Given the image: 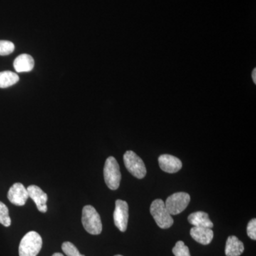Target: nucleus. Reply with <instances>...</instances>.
Listing matches in <instances>:
<instances>
[{
  "mask_svg": "<svg viewBox=\"0 0 256 256\" xmlns=\"http://www.w3.org/2000/svg\"><path fill=\"white\" fill-rule=\"evenodd\" d=\"M82 224L88 233L92 235H99L102 232V226L100 215L90 205H87L82 208Z\"/></svg>",
  "mask_w": 256,
  "mask_h": 256,
  "instance_id": "obj_1",
  "label": "nucleus"
},
{
  "mask_svg": "<svg viewBox=\"0 0 256 256\" xmlns=\"http://www.w3.org/2000/svg\"><path fill=\"white\" fill-rule=\"evenodd\" d=\"M42 248L41 236L36 232H28L22 239L18 247L20 256H36Z\"/></svg>",
  "mask_w": 256,
  "mask_h": 256,
  "instance_id": "obj_2",
  "label": "nucleus"
},
{
  "mask_svg": "<svg viewBox=\"0 0 256 256\" xmlns=\"http://www.w3.org/2000/svg\"><path fill=\"white\" fill-rule=\"evenodd\" d=\"M150 214L160 228H169L174 224L172 216L166 210L162 200L158 198L152 202L150 206Z\"/></svg>",
  "mask_w": 256,
  "mask_h": 256,
  "instance_id": "obj_3",
  "label": "nucleus"
},
{
  "mask_svg": "<svg viewBox=\"0 0 256 256\" xmlns=\"http://www.w3.org/2000/svg\"><path fill=\"white\" fill-rule=\"evenodd\" d=\"M104 174L108 188L111 190H118L120 184L121 173L118 163L114 156H109L106 160Z\"/></svg>",
  "mask_w": 256,
  "mask_h": 256,
  "instance_id": "obj_4",
  "label": "nucleus"
},
{
  "mask_svg": "<svg viewBox=\"0 0 256 256\" xmlns=\"http://www.w3.org/2000/svg\"><path fill=\"white\" fill-rule=\"evenodd\" d=\"M124 166L131 174L140 180L146 176V164L136 153L132 151L126 152L124 154Z\"/></svg>",
  "mask_w": 256,
  "mask_h": 256,
  "instance_id": "obj_5",
  "label": "nucleus"
},
{
  "mask_svg": "<svg viewBox=\"0 0 256 256\" xmlns=\"http://www.w3.org/2000/svg\"><path fill=\"white\" fill-rule=\"evenodd\" d=\"M190 194L186 192H178L173 194L166 198L164 202L166 210L171 215H178L182 213L190 204Z\"/></svg>",
  "mask_w": 256,
  "mask_h": 256,
  "instance_id": "obj_6",
  "label": "nucleus"
},
{
  "mask_svg": "<svg viewBox=\"0 0 256 256\" xmlns=\"http://www.w3.org/2000/svg\"><path fill=\"white\" fill-rule=\"evenodd\" d=\"M128 210L129 207L127 202L120 200H118L116 202V208L114 214V223L116 226L122 232L127 230L129 217Z\"/></svg>",
  "mask_w": 256,
  "mask_h": 256,
  "instance_id": "obj_7",
  "label": "nucleus"
},
{
  "mask_svg": "<svg viewBox=\"0 0 256 256\" xmlns=\"http://www.w3.org/2000/svg\"><path fill=\"white\" fill-rule=\"evenodd\" d=\"M8 200L16 206H24L28 198V188L22 183H15L10 188L8 194Z\"/></svg>",
  "mask_w": 256,
  "mask_h": 256,
  "instance_id": "obj_8",
  "label": "nucleus"
},
{
  "mask_svg": "<svg viewBox=\"0 0 256 256\" xmlns=\"http://www.w3.org/2000/svg\"><path fill=\"white\" fill-rule=\"evenodd\" d=\"M28 196L36 204L37 208L42 213H46L48 207L46 203L48 196L41 188L36 185H30L28 188Z\"/></svg>",
  "mask_w": 256,
  "mask_h": 256,
  "instance_id": "obj_9",
  "label": "nucleus"
},
{
  "mask_svg": "<svg viewBox=\"0 0 256 256\" xmlns=\"http://www.w3.org/2000/svg\"><path fill=\"white\" fill-rule=\"evenodd\" d=\"M158 162L161 170L170 174L178 172L182 168L181 160L170 154L160 156L158 158Z\"/></svg>",
  "mask_w": 256,
  "mask_h": 256,
  "instance_id": "obj_10",
  "label": "nucleus"
},
{
  "mask_svg": "<svg viewBox=\"0 0 256 256\" xmlns=\"http://www.w3.org/2000/svg\"><path fill=\"white\" fill-rule=\"evenodd\" d=\"M190 235L194 240L202 245H208L214 238L213 230L205 227L194 226L190 230Z\"/></svg>",
  "mask_w": 256,
  "mask_h": 256,
  "instance_id": "obj_11",
  "label": "nucleus"
},
{
  "mask_svg": "<svg viewBox=\"0 0 256 256\" xmlns=\"http://www.w3.org/2000/svg\"><path fill=\"white\" fill-rule=\"evenodd\" d=\"M188 222L194 226L205 227L208 228L214 227V224L206 212H197L191 214L188 216Z\"/></svg>",
  "mask_w": 256,
  "mask_h": 256,
  "instance_id": "obj_12",
  "label": "nucleus"
},
{
  "mask_svg": "<svg viewBox=\"0 0 256 256\" xmlns=\"http://www.w3.org/2000/svg\"><path fill=\"white\" fill-rule=\"evenodd\" d=\"M34 66V60L31 56L24 54L15 58L14 68L18 73L31 72Z\"/></svg>",
  "mask_w": 256,
  "mask_h": 256,
  "instance_id": "obj_13",
  "label": "nucleus"
},
{
  "mask_svg": "<svg viewBox=\"0 0 256 256\" xmlns=\"http://www.w3.org/2000/svg\"><path fill=\"white\" fill-rule=\"evenodd\" d=\"M244 252V244L235 236H229L226 244V256H240Z\"/></svg>",
  "mask_w": 256,
  "mask_h": 256,
  "instance_id": "obj_14",
  "label": "nucleus"
},
{
  "mask_svg": "<svg viewBox=\"0 0 256 256\" xmlns=\"http://www.w3.org/2000/svg\"><path fill=\"white\" fill-rule=\"evenodd\" d=\"M20 80L18 74L12 72H0V88H5L14 85Z\"/></svg>",
  "mask_w": 256,
  "mask_h": 256,
  "instance_id": "obj_15",
  "label": "nucleus"
},
{
  "mask_svg": "<svg viewBox=\"0 0 256 256\" xmlns=\"http://www.w3.org/2000/svg\"><path fill=\"white\" fill-rule=\"evenodd\" d=\"M12 220L9 214L8 206L2 202H0V224L5 227H9L11 225Z\"/></svg>",
  "mask_w": 256,
  "mask_h": 256,
  "instance_id": "obj_16",
  "label": "nucleus"
},
{
  "mask_svg": "<svg viewBox=\"0 0 256 256\" xmlns=\"http://www.w3.org/2000/svg\"><path fill=\"white\" fill-rule=\"evenodd\" d=\"M62 248L67 256H85L80 254L75 245L69 242H64L62 244Z\"/></svg>",
  "mask_w": 256,
  "mask_h": 256,
  "instance_id": "obj_17",
  "label": "nucleus"
},
{
  "mask_svg": "<svg viewBox=\"0 0 256 256\" xmlns=\"http://www.w3.org/2000/svg\"><path fill=\"white\" fill-rule=\"evenodd\" d=\"M172 252L175 256H191L190 249L182 240L176 242V245L173 248Z\"/></svg>",
  "mask_w": 256,
  "mask_h": 256,
  "instance_id": "obj_18",
  "label": "nucleus"
},
{
  "mask_svg": "<svg viewBox=\"0 0 256 256\" xmlns=\"http://www.w3.org/2000/svg\"><path fill=\"white\" fill-rule=\"evenodd\" d=\"M14 50V45L12 42L0 40V56L11 54Z\"/></svg>",
  "mask_w": 256,
  "mask_h": 256,
  "instance_id": "obj_19",
  "label": "nucleus"
},
{
  "mask_svg": "<svg viewBox=\"0 0 256 256\" xmlns=\"http://www.w3.org/2000/svg\"><path fill=\"white\" fill-rule=\"evenodd\" d=\"M247 234L249 238L252 240H256V220L252 218L249 222L247 226Z\"/></svg>",
  "mask_w": 256,
  "mask_h": 256,
  "instance_id": "obj_20",
  "label": "nucleus"
},
{
  "mask_svg": "<svg viewBox=\"0 0 256 256\" xmlns=\"http://www.w3.org/2000/svg\"><path fill=\"white\" fill-rule=\"evenodd\" d=\"M252 78L254 84H256V68H254L252 72Z\"/></svg>",
  "mask_w": 256,
  "mask_h": 256,
  "instance_id": "obj_21",
  "label": "nucleus"
},
{
  "mask_svg": "<svg viewBox=\"0 0 256 256\" xmlns=\"http://www.w3.org/2000/svg\"><path fill=\"white\" fill-rule=\"evenodd\" d=\"M52 256H64L63 254H60V252H55Z\"/></svg>",
  "mask_w": 256,
  "mask_h": 256,
  "instance_id": "obj_22",
  "label": "nucleus"
},
{
  "mask_svg": "<svg viewBox=\"0 0 256 256\" xmlns=\"http://www.w3.org/2000/svg\"><path fill=\"white\" fill-rule=\"evenodd\" d=\"M121 256V255H116V256Z\"/></svg>",
  "mask_w": 256,
  "mask_h": 256,
  "instance_id": "obj_23",
  "label": "nucleus"
}]
</instances>
